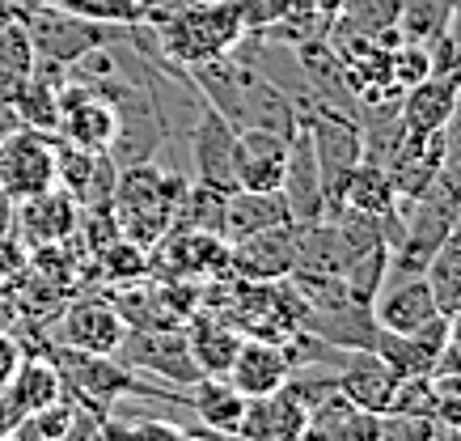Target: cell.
Instances as JSON below:
<instances>
[{
  "mask_svg": "<svg viewBox=\"0 0 461 441\" xmlns=\"http://www.w3.org/2000/svg\"><path fill=\"white\" fill-rule=\"evenodd\" d=\"M22 26L30 34L34 60L39 64H56V69H72L81 56L106 47L119 30H127V26H106V22L81 17V14H72V9H59V5H39Z\"/></svg>",
  "mask_w": 461,
  "mask_h": 441,
  "instance_id": "277c9868",
  "label": "cell"
},
{
  "mask_svg": "<svg viewBox=\"0 0 461 441\" xmlns=\"http://www.w3.org/2000/svg\"><path fill=\"white\" fill-rule=\"evenodd\" d=\"M77 225H81V204L64 191V187H47L39 196L17 199V243L30 246V251H42V246H68L77 238Z\"/></svg>",
  "mask_w": 461,
  "mask_h": 441,
  "instance_id": "9c48e42d",
  "label": "cell"
},
{
  "mask_svg": "<svg viewBox=\"0 0 461 441\" xmlns=\"http://www.w3.org/2000/svg\"><path fill=\"white\" fill-rule=\"evenodd\" d=\"M385 276H390V246L377 243V246H368L364 255L348 259V268H343V276H339V285H343V293H348L351 301L373 306V298H377L381 285H385Z\"/></svg>",
  "mask_w": 461,
  "mask_h": 441,
  "instance_id": "cb8c5ba5",
  "label": "cell"
},
{
  "mask_svg": "<svg viewBox=\"0 0 461 441\" xmlns=\"http://www.w3.org/2000/svg\"><path fill=\"white\" fill-rule=\"evenodd\" d=\"M436 314H440V306H436L428 276H398V285H390L385 293L373 298V323L381 331H393V335L420 331Z\"/></svg>",
  "mask_w": 461,
  "mask_h": 441,
  "instance_id": "e0dca14e",
  "label": "cell"
},
{
  "mask_svg": "<svg viewBox=\"0 0 461 441\" xmlns=\"http://www.w3.org/2000/svg\"><path fill=\"white\" fill-rule=\"evenodd\" d=\"M233 144L238 128L224 119L216 106H199L195 136H191V157H195V183L216 187V191H233Z\"/></svg>",
  "mask_w": 461,
  "mask_h": 441,
  "instance_id": "9a60e30c",
  "label": "cell"
},
{
  "mask_svg": "<svg viewBox=\"0 0 461 441\" xmlns=\"http://www.w3.org/2000/svg\"><path fill=\"white\" fill-rule=\"evenodd\" d=\"M440 149H445V166H461V89L448 119L440 124Z\"/></svg>",
  "mask_w": 461,
  "mask_h": 441,
  "instance_id": "4dcf8cb0",
  "label": "cell"
},
{
  "mask_svg": "<svg viewBox=\"0 0 461 441\" xmlns=\"http://www.w3.org/2000/svg\"><path fill=\"white\" fill-rule=\"evenodd\" d=\"M296 268V225L258 229L246 234L238 243H229V276L250 280V285H271V280H288Z\"/></svg>",
  "mask_w": 461,
  "mask_h": 441,
  "instance_id": "ba28073f",
  "label": "cell"
},
{
  "mask_svg": "<svg viewBox=\"0 0 461 441\" xmlns=\"http://www.w3.org/2000/svg\"><path fill=\"white\" fill-rule=\"evenodd\" d=\"M114 361L127 365L131 373H144V378H157V382L174 386V390H186L203 378V370L191 356V340H186V327H136L127 331L119 348H114Z\"/></svg>",
  "mask_w": 461,
  "mask_h": 441,
  "instance_id": "5b68a950",
  "label": "cell"
},
{
  "mask_svg": "<svg viewBox=\"0 0 461 441\" xmlns=\"http://www.w3.org/2000/svg\"><path fill=\"white\" fill-rule=\"evenodd\" d=\"M436 441H445V437H436Z\"/></svg>",
  "mask_w": 461,
  "mask_h": 441,
  "instance_id": "d590c367",
  "label": "cell"
},
{
  "mask_svg": "<svg viewBox=\"0 0 461 441\" xmlns=\"http://www.w3.org/2000/svg\"><path fill=\"white\" fill-rule=\"evenodd\" d=\"M144 17H153L166 56L182 69L233 56V47L250 34L241 0H174L161 9H144Z\"/></svg>",
  "mask_w": 461,
  "mask_h": 441,
  "instance_id": "6da1fadb",
  "label": "cell"
},
{
  "mask_svg": "<svg viewBox=\"0 0 461 441\" xmlns=\"http://www.w3.org/2000/svg\"><path fill=\"white\" fill-rule=\"evenodd\" d=\"M14 318H17V298L14 289H5V280H0V331H9Z\"/></svg>",
  "mask_w": 461,
  "mask_h": 441,
  "instance_id": "d6a6232c",
  "label": "cell"
},
{
  "mask_svg": "<svg viewBox=\"0 0 461 441\" xmlns=\"http://www.w3.org/2000/svg\"><path fill=\"white\" fill-rule=\"evenodd\" d=\"M56 136L64 144L89 149V153H111V144H114V106H111V98L102 94L98 81L64 77V86H59Z\"/></svg>",
  "mask_w": 461,
  "mask_h": 441,
  "instance_id": "52a82bcc",
  "label": "cell"
},
{
  "mask_svg": "<svg viewBox=\"0 0 461 441\" xmlns=\"http://www.w3.org/2000/svg\"><path fill=\"white\" fill-rule=\"evenodd\" d=\"M393 204H398V191H393L390 170H385L381 161H360V166L348 174V187H343V208H348V213L385 216Z\"/></svg>",
  "mask_w": 461,
  "mask_h": 441,
  "instance_id": "603a6c76",
  "label": "cell"
},
{
  "mask_svg": "<svg viewBox=\"0 0 461 441\" xmlns=\"http://www.w3.org/2000/svg\"><path fill=\"white\" fill-rule=\"evenodd\" d=\"M445 318H448V348H457L461 353V306H453Z\"/></svg>",
  "mask_w": 461,
  "mask_h": 441,
  "instance_id": "836d02e7",
  "label": "cell"
},
{
  "mask_svg": "<svg viewBox=\"0 0 461 441\" xmlns=\"http://www.w3.org/2000/svg\"><path fill=\"white\" fill-rule=\"evenodd\" d=\"M47 187H56V136L17 124L0 136V196L17 204Z\"/></svg>",
  "mask_w": 461,
  "mask_h": 441,
  "instance_id": "8992f818",
  "label": "cell"
},
{
  "mask_svg": "<svg viewBox=\"0 0 461 441\" xmlns=\"http://www.w3.org/2000/svg\"><path fill=\"white\" fill-rule=\"evenodd\" d=\"M288 136L271 128H238L233 144V183L241 191H280Z\"/></svg>",
  "mask_w": 461,
  "mask_h": 441,
  "instance_id": "5bb4252c",
  "label": "cell"
},
{
  "mask_svg": "<svg viewBox=\"0 0 461 441\" xmlns=\"http://www.w3.org/2000/svg\"><path fill=\"white\" fill-rule=\"evenodd\" d=\"M461 89V72L457 77H423L420 86H411L398 102V119H402L406 136H428V132H440V124L448 119L453 102H457Z\"/></svg>",
  "mask_w": 461,
  "mask_h": 441,
  "instance_id": "ac0fdd59",
  "label": "cell"
},
{
  "mask_svg": "<svg viewBox=\"0 0 461 441\" xmlns=\"http://www.w3.org/2000/svg\"><path fill=\"white\" fill-rule=\"evenodd\" d=\"M428 285H432L436 293V306H440V314H448L453 306H461V243L448 234L445 246L432 255V263H428Z\"/></svg>",
  "mask_w": 461,
  "mask_h": 441,
  "instance_id": "4316f807",
  "label": "cell"
},
{
  "mask_svg": "<svg viewBox=\"0 0 461 441\" xmlns=\"http://www.w3.org/2000/svg\"><path fill=\"white\" fill-rule=\"evenodd\" d=\"M448 5L453 0H402L398 5V34H402V43H420V47L432 43L448 22Z\"/></svg>",
  "mask_w": 461,
  "mask_h": 441,
  "instance_id": "484cf974",
  "label": "cell"
},
{
  "mask_svg": "<svg viewBox=\"0 0 461 441\" xmlns=\"http://www.w3.org/2000/svg\"><path fill=\"white\" fill-rule=\"evenodd\" d=\"M123 335H127V323H123V314L114 310L111 298L68 301L56 327V344L81 348V353H102V356H114Z\"/></svg>",
  "mask_w": 461,
  "mask_h": 441,
  "instance_id": "7c38bea8",
  "label": "cell"
},
{
  "mask_svg": "<svg viewBox=\"0 0 461 441\" xmlns=\"http://www.w3.org/2000/svg\"><path fill=\"white\" fill-rule=\"evenodd\" d=\"M398 382H402V378H398V373L390 370V361L377 356L373 348H343V356H339V365H335V390L348 395L356 408H364V412H373V416H381L390 408Z\"/></svg>",
  "mask_w": 461,
  "mask_h": 441,
  "instance_id": "4fadbf2b",
  "label": "cell"
},
{
  "mask_svg": "<svg viewBox=\"0 0 461 441\" xmlns=\"http://www.w3.org/2000/svg\"><path fill=\"white\" fill-rule=\"evenodd\" d=\"M445 437V428L436 416L423 412H385L377 416V441H436Z\"/></svg>",
  "mask_w": 461,
  "mask_h": 441,
  "instance_id": "f1b7e54d",
  "label": "cell"
},
{
  "mask_svg": "<svg viewBox=\"0 0 461 441\" xmlns=\"http://www.w3.org/2000/svg\"><path fill=\"white\" fill-rule=\"evenodd\" d=\"M5 395L14 399L22 416L64 399V382H59L56 361L51 356H22L17 370L9 373V382H5Z\"/></svg>",
  "mask_w": 461,
  "mask_h": 441,
  "instance_id": "44dd1931",
  "label": "cell"
},
{
  "mask_svg": "<svg viewBox=\"0 0 461 441\" xmlns=\"http://www.w3.org/2000/svg\"><path fill=\"white\" fill-rule=\"evenodd\" d=\"M94 259H98V268H102V276H106V280H123V285L140 280L144 268H149V251H144V246H136V243H127L123 234H119L111 246H102Z\"/></svg>",
  "mask_w": 461,
  "mask_h": 441,
  "instance_id": "83f0119b",
  "label": "cell"
},
{
  "mask_svg": "<svg viewBox=\"0 0 461 441\" xmlns=\"http://www.w3.org/2000/svg\"><path fill=\"white\" fill-rule=\"evenodd\" d=\"M186 340H191V356L203 373H229V361L238 353L241 331L224 318V314H195L191 327H186Z\"/></svg>",
  "mask_w": 461,
  "mask_h": 441,
  "instance_id": "7402d4cb",
  "label": "cell"
},
{
  "mask_svg": "<svg viewBox=\"0 0 461 441\" xmlns=\"http://www.w3.org/2000/svg\"><path fill=\"white\" fill-rule=\"evenodd\" d=\"M51 361H56V370H59L64 395H68L72 403H85V408H94V412H102V416H111V408H119V399H127V395H157V390H149L127 365H119L114 356L81 353V348L56 344V348H51Z\"/></svg>",
  "mask_w": 461,
  "mask_h": 441,
  "instance_id": "3957f363",
  "label": "cell"
},
{
  "mask_svg": "<svg viewBox=\"0 0 461 441\" xmlns=\"http://www.w3.org/2000/svg\"><path fill=\"white\" fill-rule=\"evenodd\" d=\"M157 263H169L178 280L191 276H229V243L221 234H203V229H169L161 238Z\"/></svg>",
  "mask_w": 461,
  "mask_h": 441,
  "instance_id": "2e32d148",
  "label": "cell"
},
{
  "mask_svg": "<svg viewBox=\"0 0 461 441\" xmlns=\"http://www.w3.org/2000/svg\"><path fill=\"white\" fill-rule=\"evenodd\" d=\"M284 221H293V216L284 208L280 191H241V187L224 191V208H221V238L224 243H238L246 234L284 225Z\"/></svg>",
  "mask_w": 461,
  "mask_h": 441,
  "instance_id": "d6986e66",
  "label": "cell"
},
{
  "mask_svg": "<svg viewBox=\"0 0 461 441\" xmlns=\"http://www.w3.org/2000/svg\"><path fill=\"white\" fill-rule=\"evenodd\" d=\"M182 395H186V408H195V416L212 433H238L241 416H246V403H250L224 373H203V378H199L195 386H186Z\"/></svg>",
  "mask_w": 461,
  "mask_h": 441,
  "instance_id": "ffe728a7",
  "label": "cell"
},
{
  "mask_svg": "<svg viewBox=\"0 0 461 441\" xmlns=\"http://www.w3.org/2000/svg\"><path fill=\"white\" fill-rule=\"evenodd\" d=\"M284 208L293 216V225H313L326 221V199H321V174L309 128L296 119V132L288 136V157H284V179H280Z\"/></svg>",
  "mask_w": 461,
  "mask_h": 441,
  "instance_id": "8fae6325",
  "label": "cell"
},
{
  "mask_svg": "<svg viewBox=\"0 0 461 441\" xmlns=\"http://www.w3.org/2000/svg\"><path fill=\"white\" fill-rule=\"evenodd\" d=\"M445 441H461V428H448V433H445Z\"/></svg>",
  "mask_w": 461,
  "mask_h": 441,
  "instance_id": "e575fe53",
  "label": "cell"
},
{
  "mask_svg": "<svg viewBox=\"0 0 461 441\" xmlns=\"http://www.w3.org/2000/svg\"><path fill=\"white\" fill-rule=\"evenodd\" d=\"M432 416L440 428H461V373H432Z\"/></svg>",
  "mask_w": 461,
  "mask_h": 441,
  "instance_id": "f546056e",
  "label": "cell"
},
{
  "mask_svg": "<svg viewBox=\"0 0 461 441\" xmlns=\"http://www.w3.org/2000/svg\"><path fill=\"white\" fill-rule=\"evenodd\" d=\"M17 361H22V348L9 340V331H0V386L9 382V373L17 370Z\"/></svg>",
  "mask_w": 461,
  "mask_h": 441,
  "instance_id": "1f68e13d",
  "label": "cell"
},
{
  "mask_svg": "<svg viewBox=\"0 0 461 441\" xmlns=\"http://www.w3.org/2000/svg\"><path fill=\"white\" fill-rule=\"evenodd\" d=\"M182 191H186V179L157 170L153 161L123 166L119 183H114V199H111L119 234H123L127 243L153 251L169 234V225H174V208H178Z\"/></svg>",
  "mask_w": 461,
  "mask_h": 441,
  "instance_id": "7a4b0ae2",
  "label": "cell"
},
{
  "mask_svg": "<svg viewBox=\"0 0 461 441\" xmlns=\"http://www.w3.org/2000/svg\"><path fill=\"white\" fill-rule=\"evenodd\" d=\"M34 72V47L22 22H5L0 26V102L14 98V89Z\"/></svg>",
  "mask_w": 461,
  "mask_h": 441,
  "instance_id": "d4e9b609",
  "label": "cell"
},
{
  "mask_svg": "<svg viewBox=\"0 0 461 441\" xmlns=\"http://www.w3.org/2000/svg\"><path fill=\"white\" fill-rule=\"evenodd\" d=\"M229 382L238 386L246 399H271L276 390L288 386L293 378V356L284 348V340L271 335H241L238 353L229 361Z\"/></svg>",
  "mask_w": 461,
  "mask_h": 441,
  "instance_id": "30bf717a",
  "label": "cell"
}]
</instances>
